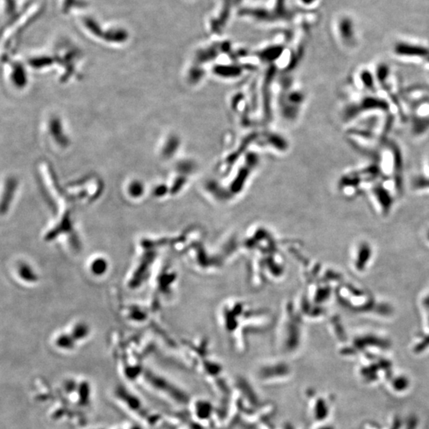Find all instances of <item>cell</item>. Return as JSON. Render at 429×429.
<instances>
[{
  "mask_svg": "<svg viewBox=\"0 0 429 429\" xmlns=\"http://www.w3.org/2000/svg\"><path fill=\"white\" fill-rule=\"evenodd\" d=\"M375 163L385 180L398 182L402 175V155L398 145L387 140L376 153Z\"/></svg>",
  "mask_w": 429,
  "mask_h": 429,
  "instance_id": "6da1fadb",
  "label": "cell"
},
{
  "mask_svg": "<svg viewBox=\"0 0 429 429\" xmlns=\"http://www.w3.org/2000/svg\"><path fill=\"white\" fill-rule=\"evenodd\" d=\"M410 99L409 112L412 134L423 136L429 132V93H413Z\"/></svg>",
  "mask_w": 429,
  "mask_h": 429,
  "instance_id": "7a4b0ae2",
  "label": "cell"
},
{
  "mask_svg": "<svg viewBox=\"0 0 429 429\" xmlns=\"http://www.w3.org/2000/svg\"><path fill=\"white\" fill-rule=\"evenodd\" d=\"M417 175L418 176H416L413 180L414 185L417 186L418 188L429 187V158L424 164L422 172Z\"/></svg>",
  "mask_w": 429,
  "mask_h": 429,
  "instance_id": "3957f363",
  "label": "cell"
}]
</instances>
